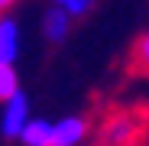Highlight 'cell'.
Instances as JSON below:
<instances>
[{
    "mask_svg": "<svg viewBox=\"0 0 149 146\" xmlns=\"http://www.w3.org/2000/svg\"><path fill=\"white\" fill-rule=\"evenodd\" d=\"M149 127L146 107H113L94 127V146H139Z\"/></svg>",
    "mask_w": 149,
    "mask_h": 146,
    "instance_id": "cell-1",
    "label": "cell"
},
{
    "mask_svg": "<svg viewBox=\"0 0 149 146\" xmlns=\"http://www.w3.org/2000/svg\"><path fill=\"white\" fill-rule=\"evenodd\" d=\"M33 120V110H29V97L16 91L13 97H7L0 104V133L10 136V140H19V133L26 130V124Z\"/></svg>",
    "mask_w": 149,
    "mask_h": 146,
    "instance_id": "cell-2",
    "label": "cell"
},
{
    "mask_svg": "<svg viewBox=\"0 0 149 146\" xmlns=\"http://www.w3.org/2000/svg\"><path fill=\"white\" fill-rule=\"evenodd\" d=\"M88 120L78 114H68L62 120H52V146H81L88 140Z\"/></svg>",
    "mask_w": 149,
    "mask_h": 146,
    "instance_id": "cell-3",
    "label": "cell"
},
{
    "mask_svg": "<svg viewBox=\"0 0 149 146\" xmlns=\"http://www.w3.org/2000/svg\"><path fill=\"white\" fill-rule=\"evenodd\" d=\"M23 52V26L13 16H0V65H16Z\"/></svg>",
    "mask_w": 149,
    "mask_h": 146,
    "instance_id": "cell-4",
    "label": "cell"
},
{
    "mask_svg": "<svg viewBox=\"0 0 149 146\" xmlns=\"http://www.w3.org/2000/svg\"><path fill=\"white\" fill-rule=\"evenodd\" d=\"M68 29H71V16H68L62 7H49L45 16H42V36H45L49 42H65Z\"/></svg>",
    "mask_w": 149,
    "mask_h": 146,
    "instance_id": "cell-5",
    "label": "cell"
},
{
    "mask_svg": "<svg viewBox=\"0 0 149 146\" xmlns=\"http://www.w3.org/2000/svg\"><path fill=\"white\" fill-rule=\"evenodd\" d=\"M19 143L23 146H52V120L33 117L26 124V130L19 133Z\"/></svg>",
    "mask_w": 149,
    "mask_h": 146,
    "instance_id": "cell-6",
    "label": "cell"
},
{
    "mask_svg": "<svg viewBox=\"0 0 149 146\" xmlns=\"http://www.w3.org/2000/svg\"><path fill=\"white\" fill-rule=\"evenodd\" d=\"M130 71L149 78V26L139 33V39H136L133 49H130Z\"/></svg>",
    "mask_w": 149,
    "mask_h": 146,
    "instance_id": "cell-7",
    "label": "cell"
},
{
    "mask_svg": "<svg viewBox=\"0 0 149 146\" xmlns=\"http://www.w3.org/2000/svg\"><path fill=\"white\" fill-rule=\"evenodd\" d=\"M19 91V75H16V65H0V104L13 97Z\"/></svg>",
    "mask_w": 149,
    "mask_h": 146,
    "instance_id": "cell-8",
    "label": "cell"
},
{
    "mask_svg": "<svg viewBox=\"0 0 149 146\" xmlns=\"http://www.w3.org/2000/svg\"><path fill=\"white\" fill-rule=\"evenodd\" d=\"M94 3H97V0H52V7H62L71 20H74V16H84Z\"/></svg>",
    "mask_w": 149,
    "mask_h": 146,
    "instance_id": "cell-9",
    "label": "cell"
},
{
    "mask_svg": "<svg viewBox=\"0 0 149 146\" xmlns=\"http://www.w3.org/2000/svg\"><path fill=\"white\" fill-rule=\"evenodd\" d=\"M13 3H16V0H0V16H7L13 10Z\"/></svg>",
    "mask_w": 149,
    "mask_h": 146,
    "instance_id": "cell-10",
    "label": "cell"
}]
</instances>
